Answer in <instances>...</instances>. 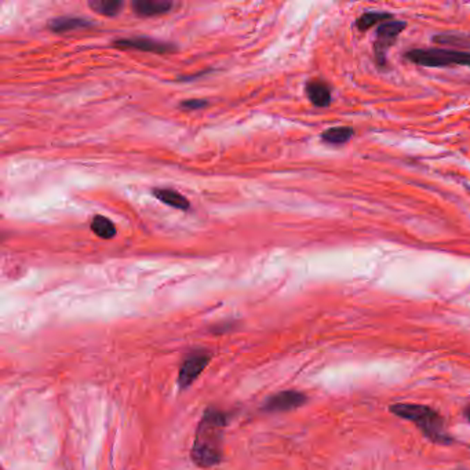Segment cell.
I'll return each instance as SVG.
<instances>
[{
  "instance_id": "obj_13",
  "label": "cell",
  "mask_w": 470,
  "mask_h": 470,
  "mask_svg": "<svg viewBox=\"0 0 470 470\" xmlns=\"http://www.w3.org/2000/svg\"><path fill=\"white\" fill-rule=\"evenodd\" d=\"M90 227H91V231L101 238L109 240V238H113L116 236L115 224L104 216H95L92 218Z\"/></svg>"
},
{
  "instance_id": "obj_14",
  "label": "cell",
  "mask_w": 470,
  "mask_h": 470,
  "mask_svg": "<svg viewBox=\"0 0 470 470\" xmlns=\"http://www.w3.org/2000/svg\"><path fill=\"white\" fill-rule=\"evenodd\" d=\"M88 6L97 14H101L105 17H113L120 13L123 3L119 0H95V1H90Z\"/></svg>"
},
{
  "instance_id": "obj_11",
  "label": "cell",
  "mask_w": 470,
  "mask_h": 470,
  "mask_svg": "<svg viewBox=\"0 0 470 470\" xmlns=\"http://www.w3.org/2000/svg\"><path fill=\"white\" fill-rule=\"evenodd\" d=\"M91 25V21L81 17H60L50 21L49 28L56 33L70 32L74 29H81Z\"/></svg>"
},
{
  "instance_id": "obj_6",
  "label": "cell",
  "mask_w": 470,
  "mask_h": 470,
  "mask_svg": "<svg viewBox=\"0 0 470 470\" xmlns=\"http://www.w3.org/2000/svg\"><path fill=\"white\" fill-rule=\"evenodd\" d=\"M308 397L304 393L297 391H283L270 396L262 405L265 412H286L302 407Z\"/></svg>"
},
{
  "instance_id": "obj_15",
  "label": "cell",
  "mask_w": 470,
  "mask_h": 470,
  "mask_svg": "<svg viewBox=\"0 0 470 470\" xmlns=\"http://www.w3.org/2000/svg\"><path fill=\"white\" fill-rule=\"evenodd\" d=\"M392 17V14H389V13L367 11V13H364L360 18H357L356 26H357L362 32H364V31L370 29L371 26H374V25L378 24V22H382V24H384L385 19H391Z\"/></svg>"
},
{
  "instance_id": "obj_17",
  "label": "cell",
  "mask_w": 470,
  "mask_h": 470,
  "mask_svg": "<svg viewBox=\"0 0 470 470\" xmlns=\"http://www.w3.org/2000/svg\"><path fill=\"white\" fill-rule=\"evenodd\" d=\"M207 105V101H203V99H186L181 104L182 108L185 109H189V111H195V109H200L203 106Z\"/></svg>"
},
{
  "instance_id": "obj_1",
  "label": "cell",
  "mask_w": 470,
  "mask_h": 470,
  "mask_svg": "<svg viewBox=\"0 0 470 470\" xmlns=\"http://www.w3.org/2000/svg\"><path fill=\"white\" fill-rule=\"evenodd\" d=\"M229 419V412L216 407H209L204 411L191 451V458L196 467L207 469L221 464L224 457L222 435Z\"/></svg>"
},
{
  "instance_id": "obj_4",
  "label": "cell",
  "mask_w": 470,
  "mask_h": 470,
  "mask_svg": "<svg viewBox=\"0 0 470 470\" xmlns=\"http://www.w3.org/2000/svg\"><path fill=\"white\" fill-rule=\"evenodd\" d=\"M210 360H211V352L206 349H197V350L191 352L179 367L178 380H177L179 391L189 388L197 380V377L203 373V370L209 366Z\"/></svg>"
},
{
  "instance_id": "obj_5",
  "label": "cell",
  "mask_w": 470,
  "mask_h": 470,
  "mask_svg": "<svg viewBox=\"0 0 470 470\" xmlns=\"http://www.w3.org/2000/svg\"><path fill=\"white\" fill-rule=\"evenodd\" d=\"M407 22L404 21H388L380 25L377 31V40L374 44L375 58L380 67L387 64V51L392 47L398 35L405 29Z\"/></svg>"
},
{
  "instance_id": "obj_10",
  "label": "cell",
  "mask_w": 470,
  "mask_h": 470,
  "mask_svg": "<svg viewBox=\"0 0 470 470\" xmlns=\"http://www.w3.org/2000/svg\"><path fill=\"white\" fill-rule=\"evenodd\" d=\"M154 195L157 200H160L161 203L178 209V210H188L191 207V203L188 202V199L185 196H182L179 192L174 191V189H168V188H156L154 189Z\"/></svg>"
},
{
  "instance_id": "obj_7",
  "label": "cell",
  "mask_w": 470,
  "mask_h": 470,
  "mask_svg": "<svg viewBox=\"0 0 470 470\" xmlns=\"http://www.w3.org/2000/svg\"><path fill=\"white\" fill-rule=\"evenodd\" d=\"M115 47L118 49H133L140 51H148V53H156V54H165L175 51V46L172 43L160 42L156 39L145 38V36H136V38H126L119 39L115 42Z\"/></svg>"
},
{
  "instance_id": "obj_18",
  "label": "cell",
  "mask_w": 470,
  "mask_h": 470,
  "mask_svg": "<svg viewBox=\"0 0 470 470\" xmlns=\"http://www.w3.org/2000/svg\"><path fill=\"white\" fill-rule=\"evenodd\" d=\"M465 416L468 418V421L470 422V407H468V408L465 410Z\"/></svg>"
},
{
  "instance_id": "obj_16",
  "label": "cell",
  "mask_w": 470,
  "mask_h": 470,
  "mask_svg": "<svg viewBox=\"0 0 470 470\" xmlns=\"http://www.w3.org/2000/svg\"><path fill=\"white\" fill-rule=\"evenodd\" d=\"M433 40H435L436 43H440V44L470 47V36H465V35H450V33H443V35L435 36Z\"/></svg>"
},
{
  "instance_id": "obj_3",
  "label": "cell",
  "mask_w": 470,
  "mask_h": 470,
  "mask_svg": "<svg viewBox=\"0 0 470 470\" xmlns=\"http://www.w3.org/2000/svg\"><path fill=\"white\" fill-rule=\"evenodd\" d=\"M408 61L428 67V68H444L450 65L470 67V53L446 49H414L404 56Z\"/></svg>"
},
{
  "instance_id": "obj_2",
  "label": "cell",
  "mask_w": 470,
  "mask_h": 470,
  "mask_svg": "<svg viewBox=\"0 0 470 470\" xmlns=\"http://www.w3.org/2000/svg\"><path fill=\"white\" fill-rule=\"evenodd\" d=\"M393 415L414 422L416 428L433 443L437 444H450L453 439L444 428V419L433 408L422 404H408L398 403L393 404L389 408Z\"/></svg>"
},
{
  "instance_id": "obj_8",
  "label": "cell",
  "mask_w": 470,
  "mask_h": 470,
  "mask_svg": "<svg viewBox=\"0 0 470 470\" xmlns=\"http://www.w3.org/2000/svg\"><path fill=\"white\" fill-rule=\"evenodd\" d=\"M307 95L311 99V102L318 106L325 108L331 102V90L327 83L323 80H311L307 83Z\"/></svg>"
},
{
  "instance_id": "obj_12",
  "label": "cell",
  "mask_w": 470,
  "mask_h": 470,
  "mask_svg": "<svg viewBox=\"0 0 470 470\" xmlns=\"http://www.w3.org/2000/svg\"><path fill=\"white\" fill-rule=\"evenodd\" d=\"M353 137V129L348 126H341V127H332L325 130L321 134L323 141L334 145H342L348 143Z\"/></svg>"
},
{
  "instance_id": "obj_9",
  "label": "cell",
  "mask_w": 470,
  "mask_h": 470,
  "mask_svg": "<svg viewBox=\"0 0 470 470\" xmlns=\"http://www.w3.org/2000/svg\"><path fill=\"white\" fill-rule=\"evenodd\" d=\"M172 7L171 1L165 0H137L133 3L134 11L141 17H155L165 14Z\"/></svg>"
}]
</instances>
